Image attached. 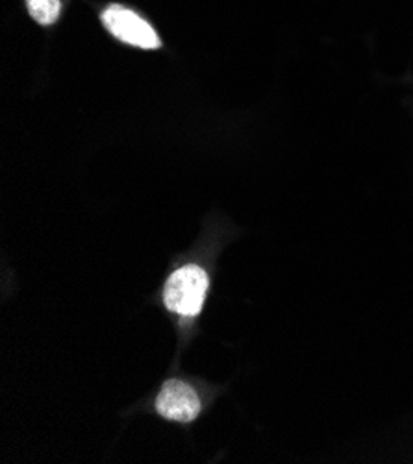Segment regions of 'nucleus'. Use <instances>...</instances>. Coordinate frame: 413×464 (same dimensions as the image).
<instances>
[{
	"mask_svg": "<svg viewBox=\"0 0 413 464\" xmlns=\"http://www.w3.org/2000/svg\"><path fill=\"white\" fill-rule=\"evenodd\" d=\"M208 274L197 265H186L169 276L163 289V304L180 316H195L204 305L208 293Z\"/></svg>",
	"mask_w": 413,
	"mask_h": 464,
	"instance_id": "nucleus-1",
	"label": "nucleus"
},
{
	"mask_svg": "<svg viewBox=\"0 0 413 464\" xmlns=\"http://www.w3.org/2000/svg\"><path fill=\"white\" fill-rule=\"evenodd\" d=\"M26 8L30 17L35 23L49 26L58 21L62 12V3L60 0H26Z\"/></svg>",
	"mask_w": 413,
	"mask_h": 464,
	"instance_id": "nucleus-4",
	"label": "nucleus"
},
{
	"mask_svg": "<svg viewBox=\"0 0 413 464\" xmlns=\"http://www.w3.org/2000/svg\"><path fill=\"white\" fill-rule=\"evenodd\" d=\"M101 19L113 37L130 46H137V49L145 51H154L162 46V41L154 28L143 17L124 6H108L103 12Z\"/></svg>",
	"mask_w": 413,
	"mask_h": 464,
	"instance_id": "nucleus-2",
	"label": "nucleus"
},
{
	"mask_svg": "<svg viewBox=\"0 0 413 464\" xmlns=\"http://www.w3.org/2000/svg\"><path fill=\"white\" fill-rule=\"evenodd\" d=\"M201 398L195 389L180 380L165 382L156 398V411L165 420L172 422H193L201 414Z\"/></svg>",
	"mask_w": 413,
	"mask_h": 464,
	"instance_id": "nucleus-3",
	"label": "nucleus"
}]
</instances>
